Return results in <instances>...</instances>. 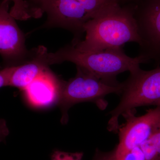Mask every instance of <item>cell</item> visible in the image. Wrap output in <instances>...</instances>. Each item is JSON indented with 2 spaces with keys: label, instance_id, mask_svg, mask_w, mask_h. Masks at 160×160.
I'll use <instances>...</instances> for the list:
<instances>
[{
  "label": "cell",
  "instance_id": "15",
  "mask_svg": "<svg viewBox=\"0 0 160 160\" xmlns=\"http://www.w3.org/2000/svg\"><path fill=\"white\" fill-rule=\"evenodd\" d=\"M82 152H68L55 150L51 155V160H82Z\"/></svg>",
  "mask_w": 160,
  "mask_h": 160
},
{
  "label": "cell",
  "instance_id": "1",
  "mask_svg": "<svg viewBox=\"0 0 160 160\" xmlns=\"http://www.w3.org/2000/svg\"><path fill=\"white\" fill-rule=\"evenodd\" d=\"M84 29L85 39L72 45L81 51H101L122 47L126 43L141 42L133 3L115 4L89 20Z\"/></svg>",
  "mask_w": 160,
  "mask_h": 160
},
{
  "label": "cell",
  "instance_id": "18",
  "mask_svg": "<svg viewBox=\"0 0 160 160\" xmlns=\"http://www.w3.org/2000/svg\"><path fill=\"white\" fill-rule=\"evenodd\" d=\"M138 0H120L121 4H128V3H135Z\"/></svg>",
  "mask_w": 160,
  "mask_h": 160
},
{
  "label": "cell",
  "instance_id": "17",
  "mask_svg": "<svg viewBox=\"0 0 160 160\" xmlns=\"http://www.w3.org/2000/svg\"><path fill=\"white\" fill-rule=\"evenodd\" d=\"M9 130L6 121L3 119H0V142H5L6 138L9 134Z\"/></svg>",
  "mask_w": 160,
  "mask_h": 160
},
{
  "label": "cell",
  "instance_id": "13",
  "mask_svg": "<svg viewBox=\"0 0 160 160\" xmlns=\"http://www.w3.org/2000/svg\"><path fill=\"white\" fill-rule=\"evenodd\" d=\"M13 2V6L10 10L11 15L16 20L25 21L33 18L30 6L27 0H4Z\"/></svg>",
  "mask_w": 160,
  "mask_h": 160
},
{
  "label": "cell",
  "instance_id": "14",
  "mask_svg": "<svg viewBox=\"0 0 160 160\" xmlns=\"http://www.w3.org/2000/svg\"><path fill=\"white\" fill-rule=\"evenodd\" d=\"M97 160H145V156L140 147L121 154H116L113 152L105 155Z\"/></svg>",
  "mask_w": 160,
  "mask_h": 160
},
{
  "label": "cell",
  "instance_id": "2",
  "mask_svg": "<svg viewBox=\"0 0 160 160\" xmlns=\"http://www.w3.org/2000/svg\"><path fill=\"white\" fill-rule=\"evenodd\" d=\"M45 57L48 66L65 62L74 63L94 75L104 82L118 86V75L124 72L133 71L140 65L148 62L138 56L131 58L124 52L122 47L94 52L79 51L72 45L65 46L55 52L46 51Z\"/></svg>",
  "mask_w": 160,
  "mask_h": 160
},
{
  "label": "cell",
  "instance_id": "7",
  "mask_svg": "<svg viewBox=\"0 0 160 160\" xmlns=\"http://www.w3.org/2000/svg\"><path fill=\"white\" fill-rule=\"evenodd\" d=\"M9 2L0 0V55L2 58V69L19 66L31 57L25 38L16 19L10 13Z\"/></svg>",
  "mask_w": 160,
  "mask_h": 160
},
{
  "label": "cell",
  "instance_id": "9",
  "mask_svg": "<svg viewBox=\"0 0 160 160\" xmlns=\"http://www.w3.org/2000/svg\"><path fill=\"white\" fill-rule=\"evenodd\" d=\"M62 82L48 69L22 91L31 106L36 108L49 107L58 102Z\"/></svg>",
  "mask_w": 160,
  "mask_h": 160
},
{
  "label": "cell",
  "instance_id": "5",
  "mask_svg": "<svg viewBox=\"0 0 160 160\" xmlns=\"http://www.w3.org/2000/svg\"><path fill=\"white\" fill-rule=\"evenodd\" d=\"M33 17L38 18L45 12L46 22L41 28H63L73 35L72 45L82 40L84 26L89 15L76 0H27Z\"/></svg>",
  "mask_w": 160,
  "mask_h": 160
},
{
  "label": "cell",
  "instance_id": "12",
  "mask_svg": "<svg viewBox=\"0 0 160 160\" xmlns=\"http://www.w3.org/2000/svg\"><path fill=\"white\" fill-rule=\"evenodd\" d=\"M87 12L91 19L93 18L118 3L120 0H76Z\"/></svg>",
  "mask_w": 160,
  "mask_h": 160
},
{
  "label": "cell",
  "instance_id": "16",
  "mask_svg": "<svg viewBox=\"0 0 160 160\" xmlns=\"http://www.w3.org/2000/svg\"><path fill=\"white\" fill-rule=\"evenodd\" d=\"M15 66L6 67L0 70V88L9 86V80Z\"/></svg>",
  "mask_w": 160,
  "mask_h": 160
},
{
  "label": "cell",
  "instance_id": "4",
  "mask_svg": "<svg viewBox=\"0 0 160 160\" xmlns=\"http://www.w3.org/2000/svg\"><path fill=\"white\" fill-rule=\"evenodd\" d=\"M77 72L74 78L68 82H62L58 104L62 112L61 122L68 121V111L76 104L83 102H92L103 110L107 106L105 98L111 93L121 94L122 82L119 85H111L104 82L85 69L77 66Z\"/></svg>",
  "mask_w": 160,
  "mask_h": 160
},
{
  "label": "cell",
  "instance_id": "6",
  "mask_svg": "<svg viewBox=\"0 0 160 160\" xmlns=\"http://www.w3.org/2000/svg\"><path fill=\"white\" fill-rule=\"evenodd\" d=\"M132 3L141 39L138 56L160 62V0H138Z\"/></svg>",
  "mask_w": 160,
  "mask_h": 160
},
{
  "label": "cell",
  "instance_id": "10",
  "mask_svg": "<svg viewBox=\"0 0 160 160\" xmlns=\"http://www.w3.org/2000/svg\"><path fill=\"white\" fill-rule=\"evenodd\" d=\"M45 49L43 46L32 49L31 57L23 64L15 66L10 77L9 86L22 91L48 69L49 66L44 57Z\"/></svg>",
  "mask_w": 160,
  "mask_h": 160
},
{
  "label": "cell",
  "instance_id": "11",
  "mask_svg": "<svg viewBox=\"0 0 160 160\" xmlns=\"http://www.w3.org/2000/svg\"><path fill=\"white\" fill-rule=\"evenodd\" d=\"M140 148L145 160H160V125Z\"/></svg>",
  "mask_w": 160,
  "mask_h": 160
},
{
  "label": "cell",
  "instance_id": "8",
  "mask_svg": "<svg viewBox=\"0 0 160 160\" xmlns=\"http://www.w3.org/2000/svg\"><path fill=\"white\" fill-rule=\"evenodd\" d=\"M126 122L120 126L119 143L113 152L121 154L140 146L160 125V107L149 109L145 114L137 117L135 112H127L122 115Z\"/></svg>",
  "mask_w": 160,
  "mask_h": 160
},
{
  "label": "cell",
  "instance_id": "3",
  "mask_svg": "<svg viewBox=\"0 0 160 160\" xmlns=\"http://www.w3.org/2000/svg\"><path fill=\"white\" fill-rule=\"evenodd\" d=\"M122 84L120 102L109 112L108 129L110 132H118L120 117L127 112L134 111L141 106L160 107V67L149 71L139 67L130 72L129 77Z\"/></svg>",
  "mask_w": 160,
  "mask_h": 160
}]
</instances>
